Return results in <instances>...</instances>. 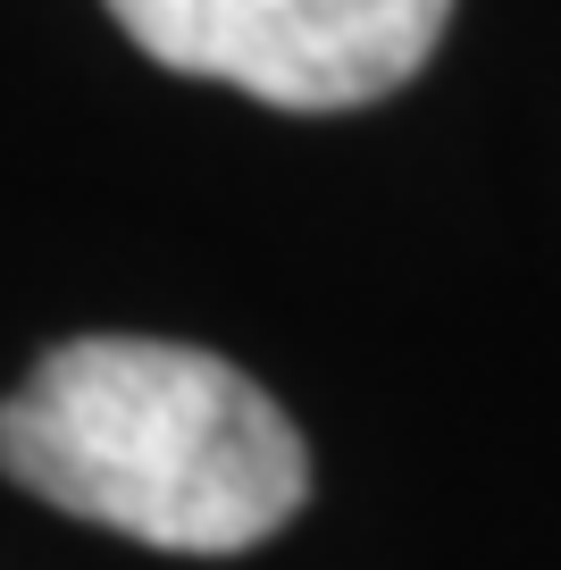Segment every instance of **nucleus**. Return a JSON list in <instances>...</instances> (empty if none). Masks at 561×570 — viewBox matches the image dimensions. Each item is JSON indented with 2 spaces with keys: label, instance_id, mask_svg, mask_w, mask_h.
Instances as JSON below:
<instances>
[{
  "label": "nucleus",
  "instance_id": "obj_1",
  "mask_svg": "<svg viewBox=\"0 0 561 570\" xmlns=\"http://www.w3.org/2000/svg\"><path fill=\"white\" fill-rule=\"evenodd\" d=\"M0 470L59 512L168 553H244L311 495L302 428L235 361L76 336L0 403Z\"/></svg>",
  "mask_w": 561,
  "mask_h": 570
},
{
  "label": "nucleus",
  "instance_id": "obj_2",
  "mask_svg": "<svg viewBox=\"0 0 561 570\" xmlns=\"http://www.w3.org/2000/svg\"><path fill=\"white\" fill-rule=\"evenodd\" d=\"M109 18L176 76L268 109H361L427 68L453 0H109Z\"/></svg>",
  "mask_w": 561,
  "mask_h": 570
}]
</instances>
